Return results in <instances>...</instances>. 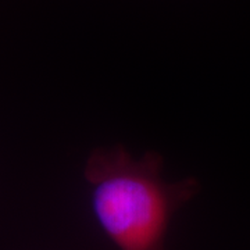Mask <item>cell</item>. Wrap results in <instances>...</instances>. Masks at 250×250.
Here are the masks:
<instances>
[{
	"label": "cell",
	"instance_id": "cell-1",
	"mask_svg": "<svg viewBox=\"0 0 250 250\" xmlns=\"http://www.w3.org/2000/svg\"><path fill=\"white\" fill-rule=\"evenodd\" d=\"M161 170L159 154L134 159L121 145L96 149L86 161L92 213L118 250H167L174 215L199 192L196 179L167 182Z\"/></svg>",
	"mask_w": 250,
	"mask_h": 250
}]
</instances>
